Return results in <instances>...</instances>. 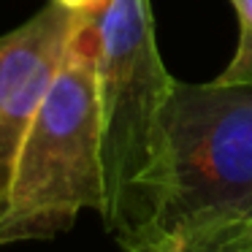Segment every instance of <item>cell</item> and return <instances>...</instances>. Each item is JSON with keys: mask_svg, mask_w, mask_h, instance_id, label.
<instances>
[{"mask_svg": "<svg viewBox=\"0 0 252 252\" xmlns=\"http://www.w3.org/2000/svg\"><path fill=\"white\" fill-rule=\"evenodd\" d=\"M98 11H73L49 0L25 25L0 35V192L68 49Z\"/></svg>", "mask_w": 252, "mask_h": 252, "instance_id": "cell-4", "label": "cell"}, {"mask_svg": "<svg viewBox=\"0 0 252 252\" xmlns=\"http://www.w3.org/2000/svg\"><path fill=\"white\" fill-rule=\"evenodd\" d=\"M95 41L106 182L100 220L120 239L138 222V195L176 79L160 57L149 0H106L95 19Z\"/></svg>", "mask_w": 252, "mask_h": 252, "instance_id": "cell-3", "label": "cell"}, {"mask_svg": "<svg viewBox=\"0 0 252 252\" xmlns=\"http://www.w3.org/2000/svg\"><path fill=\"white\" fill-rule=\"evenodd\" d=\"M182 239H185V252H252V225L201 230Z\"/></svg>", "mask_w": 252, "mask_h": 252, "instance_id": "cell-6", "label": "cell"}, {"mask_svg": "<svg viewBox=\"0 0 252 252\" xmlns=\"http://www.w3.org/2000/svg\"><path fill=\"white\" fill-rule=\"evenodd\" d=\"M95 14L71 44L0 192V244L55 239L84 209L103 214Z\"/></svg>", "mask_w": 252, "mask_h": 252, "instance_id": "cell-2", "label": "cell"}, {"mask_svg": "<svg viewBox=\"0 0 252 252\" xmlns=\"http://www.w3.org/2000/svg\"><path fill=\"white\" fill-rule=\"evenodd\" d=\"M60 6L73 8V11H98L106 0H57Z\"/></svg>", "mask_w": 252, "mask_h": 252, "instance_id": "cell-7", "label": "cell"}, {"mask_svg": "<svg viewBox=\"0 0 252 252\" xmlns=\"http://www.w3.org/2000/svg\"><path fill=\"white\" fill-rule=\"evenodd\" d=\"M233 225H252V84L176 79L130 233L190 236Z\"/></svg>", "mask_w": 252, "mask_h": 252, "instance_id": "cell-1", "label": "cell"}, {"mask_svg": "<svg viewBox=\"0 0 252 252\" xmlns=\"http://www.w3.org/2000/svg\"><path fill=\"white\" fill-rule=\"evenodd\" d=\"M239 17V46L233 60L214 82L220 84H252V0H230Z\"/></svg>", "mask_w": 252, "mask_h": 252, "instance_id": "cell-5", "label": "cell"}]
</instances>
